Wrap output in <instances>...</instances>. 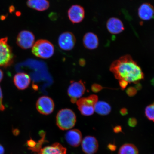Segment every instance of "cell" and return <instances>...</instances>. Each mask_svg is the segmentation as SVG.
<instances>
[{"label":"cell","instance_id":"cell-1","mask_svg":"<svg viewBox=\"0 0 154 154\" xmlns=\"http://www.w3.org/2000/svg\"><path fill=\"white\" fill-rule=\"evenodd\" d=\"M110 70L117 79L129 83H137L144 78L141 68L130 55H124L115 61L111 65Z\"/></svg>","mask_w":154,"mask_h":154},{"label":"cell","instance_id":"cell-2","mask_svg":"<svg viewBox=\"0 0 154 154\" xmlns=\"http://www.w3.org/2000/svg\"><path fill=\"white\" fill-rule=\"evenodd\" d=\"M76 122V117L75 113L71 109H61L57 113L56 123L60 129L67 130L72 128Z\"/></svg>","mask_w":154,"mask_h":154},{"label":"cell","instance_id":"cell-3","mask_svg":"<svg viewBox=\"0 0 154 154\" xmlns=\"http://www.w3.org/2000/svg\"><path fill=\"white\" fill-rule=\"evenodd\" d=\"M32 52L36 57L44 59L52 57L54 53V47L51 42L46 40H38L32 47Z\"/></svg>","mask_w":154,"mask_h":154},{"label":"cell","instance_id":"cell-4","mask_svg":"<svg viewBox=\"0 0 154 154\" xmlns=\"http://www.w3.org/2000/svg\"><path fill=\"white\" fill-rule=\"evenodd\" d=\"M97 96L92 95L86 97H82L78 100L76 104L81 114L85 116H90L94 114V106L98 101Z\"/></svg>","mask_w":154,"mask_h":154},{"label":"cell","instance_id":"cell-5","mask_svg":"<svg viewBox=\"0 0 154 154\" xmlns=\"http://www.w3.org/2000/svg\"><path fill=\"white\" fill-rule=\"evenodd\" d=\"M7 41V38L0 39V66L7 67L13 63L14 56Z\"/></svg>","mask_w":154,"mask_h":154},{"label":"cell","instance_id":"cell-6","mask_svg":"<svg viewBox=\"0 0 154 154\" xmlns=\"http://www.w3.org/2000/svg\"><path fill=\"white\" fill-rule=\"evenodd\" d=\"M36 108L41 114L49 115L52 113L54 109V103L51 97L47 96H42L36 102Z\"/></svg>","mask_w":154,"mask_h":154},{"label":"cell","instance_id":"cell-7","mask_svg":"<svg viewBox=\"0 0 154 154\" xmlns=\"http://www.w3.org/2000/svg\"><path fill=\"white\" fill-rule=\"evenodd\" d=\"M86 88L82 80L73 82L69 86L67 94L73 103H76L78 99L81 97L85 92Z\"/></svg>","mask_w":154,"mask_h":154},{"label":"cell","instance_id":"cell-8","mask_svg":"<svg viewBox=\"0 0 154 154\" xmlns=\"http://www.w3.org/2000/svg\"><path fill=\"white\" fill-rule=\"evenodd\" d=\"M35 37L32 32L23 30L17 36V43L23 49H27L32 47L34 44Z\"/></svg>","mask_w":154,"mask_h":154},{"label":"cell","instance_id":"cell-9","mask_svg":"<svg viewBox=\"0 0 154 154\" xmlns=\"http://www.w3.org/2000/svg\"><path fill=\"white\" fill-rule=\"evenodd\" d=\"M76 43L74 34L67 32L61 34L58 38L59 47L64 51H70L73 49Z\"/></svg>","mask_w":154,"mask_h":154},{"label":"cell","instance_id":"cell-10","mask_svg":"<svg viewBox=\"0 0 154 154\" xmlns=\"http://www.w3.org/2000/svg\"><path fill=\"white\" fill-rule=\"evenodd\" d=\"M83 151L86 154L95 153L99 149V143L96 138L92 136L85 137L81 143Z\"/></svg>","mask_w":154,"mask_h":154},{"label":"cell","instance_id":"cell-11","mask_svg":"<svg viewBox=\"0 0 154 154\" xmlns=\"http://www.w3.org/2000/svg\"><path fill=\"white\" fill-rule=\"evenodd\" d=\"M85 14L84 8L79 5H72L68 11L69 19L73 24L82 22L84 18Z\"/></svg>","mask_w":154,"mask_h":154},{"label":"cell","instance_id":"cell-12","mask_svg":"<svg viewBox=\"0 0 154 154\" xmlns=\"http://www.w3.org/2000/svg\"><path fill=\"white\" fill-rule=\"evenodd\" d=\"M65 138L67 143L74 147H78L82 141V133L77 129L68 131L65 134Z\"/></svg>","mask_w":154,"mask_h":154},{"label":"cell","instance_id":"cell-13","mask_svg":"<svg viewBox=\"0 0 154 154\" xmlns=\"http://www.w3.org/2000/svg\"><path fill=\"white\" fill-rule=\"evenodd\" d=\"M13 81L15 85L18 89L23 90L27 88L30 85L31 79L27 74L20 72L15 75Z\"/></svg>","mask_w":154,"mask_h":154},{"label":"cell","instance_id":"cell-14","mask_svg":"<svg viewBox=\"0 0 154 154\" xmlns=\"http://www.w3.org/2000/svg\"><path fill=\"white\" fill-rule=\"evenodd\" d=\"M106 26L108 30L113 34H120L124 30L122 21L116 18H111L107 21Z\"/></svg>","mask_w":154,"mask_h":154},{"label":"cell","instance_id":"cell-15","mask_svg":"<svg viewBox=\"0 0 154 154\" xmlns=\"http://www.w3.org/2000/svg\"><path fill=\"white\" fill-rule=\"evenodd\" d=\"M138 14L140 18L142 20H150L154 17V7L149 3H143L138 9Z\"/></svg>","mask_w":154,"mask_h":154},{"label":"cell","instance_id":"cell-16","mask_svg":"<svg viewBox=\"0 0 154 154\" xmlns=\"http://www.w3.org/2000/svg\"><path fill=\"white\" fill-rule=\"evenodd\" d=\"M38 154H67V149L60 143H55L40 149Z\"/></svg>","mask_w":154,"mask_h":154},{"label":"cell","instance_id":"cell-17","mask_svg":"<svg viewBox=\"0 0 154 154\" xmlns=\"http://www.w3.org/2000/svg\"><path fill=\"white\" fill-rule=\"evenodd\" d=\"M83 42L84 47L88 49H96L99 46V39L97 36L91 32H88L85 35Z\"/></svg>","mask_w":154,"mask_h":154},{"label":"cell","instance_id":"cell-18","mask_svg":"<svg viewBox=\"0 0 154 154\" xmlns=\"http://www.w3.org/2000/svg\"><path fill=\"white\" fill-rule=\"evenodd\" d=\"M27 5L30 8L38 11L46 10L50 6L48 0H28Z\"/></svg>","mask_w":154,"mask_h":154},{"label":"cell","instance_id":"cell-19","mask_svg":"<svg viewBox=\"0 0 154 154\" xmlns=\"http://www.w3.org/2000/svg\"><path fill=\"white\" fill-rule=\"evenodd\" d=\"M95 111L98 114L105 116L109 114L111 107L109 104L103 101L97 102L94 106Z\"/></svg>","mask_w":154,"mask_h":154},{"label":"cell","instance_id":"cell-20","mask_svg":"<svg viewBox=\"0 0 154 154\" xmlns=\"http://www.w3.org/2000/svg\"><path fill=\"white\" fill-rule=\"evenodd\" d=\"M118 154H139L137 148L134 144L125 143L119 149Z\"/></svg>","mask_w":154,"mask_h":154},{"label":"cell","instance_id":"cell-21","mask_svg":"<svg viewBox=\"0 0 154 154\" xmlns=\"http://www.w3.org/2000/svg\"><path fill=\"white\" fill-rule=\"evenodd\" d=\"M145 114L149 120L154 122V102L152 104L146 107Z\"/></svg>","mask_w":154,"mask_h":154},{"label":"cell","instance_id":"cell-22","mask_svg":"<svg viewBox=\"0 0 154 154\" xmlns=\"http://www.w3.org/2000/svg\"><path fill=\"white\" fill-rule=\"evenodd\" d=\"M126 93L130 97H133L137 93V90L134 87H130L126 90Z\"/></svg>","mask_w":154,"mask_h":154},{"label":"cell","instance_id":"cell-23","mask_svg":"<svg viewBox=\"0 0 154 154\" xmlns=\"http://www.w3.org/2000/svg\"><path fill=\"white\" fill-rule=\"evenodd\" d=\"M103 88H104L103 86L97 84H94L91 86L92 91L95 93H97V92L101 91Z\"/></svg>","mask_w":154,"mask_h":154},{"label":"cell","instance_id":"cell-24","mask_svg":"<svg viewBox=\"0 0 154 154\" xmlns=\"http://www.w3.org/2000/svg\"><path fill=\"white\" fill-rule=\"evenodd\" d=\"M128 124L129 126L131 127H135L137 124V120L134 117L130 118L128 119Z\"/></svg>","mask_w":154,"mask_h":154},{"label":"cell","instance_id":"cell-25","mask_svg":"<svg viewBox=\"0 0 154 154\" xmlns=\"http://www.w3.org/2000/svg\"><path fill=\"white\" fill-rule=\"evenodd\" d=\"M119 85L121 89L124 90L126 88L127 86L128 85V83L124 80H119Z\"/></svg>","mask_w":154,"mask_h":154},{"label":"cell","instance_id":"cell-26","mask_svg":"<svg viewBox=\"0 0 154 154\" xmlns=\"http://www.w3.org/2000/svg\"><path fill=\"white\" fill-rule=\"evenodd\" d=\"M5 107L3 103V95L1 87H0V110L3 111Z\"/></svg>","mask_w":154,"mask_h":154},{"label":"cell","instance_id":"cell-27","mask_svg":"<svg viewBox=\"0 0 154 154\" xmlns=\"http://www.w3.org/2000/svg\"><path fill=\"white\" fill-rule=\"evenodd\" d=\"M113 131L116 133H118L122 131V128L120 126H116L113 128Z\"/></svg>","mask_w":154,"mask_h":154},{"label":"cell","instance_id":"cell-28","mask_svg":"<svg viewBox=\"0 0 154 154\" xmlns=\"http://www.w3.org/2000/svg\"><path fill=\"white\" fill-rule=\"evenodd\" d=\"M120 113L122 116H125L128 114V110L125 108L121 109L120 110Z\"/></svg>","mask_w":154,"mask_h":154},{"label":"cell","instance_id":"cell-29","mask_svg":"<svg viewBox=\"0 0 154 154\" xmlns=\"http://www.w3.org/2000/svg\"><path fill=\"white\" fill-rule=\"evenodd\" d=\"M109 149L111 151H114L116 150V146L113 144H109L108 146Z\"/></svg>","mask_w":154,"mask_h":154},{"label":"cell","instance_id":"cell-30","mask_svg":"<svg viewBox=\"0 0 154 154\" xmlns=\"http://www.w3.org/2000/svg\"><path fill=\"white\" fill-rule=\"evenodd\" d=\"M135 88L137 90H140V89H141L142 88L141 84L139 82H138L136 84Z\"/></svg>","mask_w":154,"mask_h":154},{"label":"cell","instance_id":"cell-31","mask_svg":"<svg viewBox=\"0 0 154 154\" xmlns=\"http://www.w3.org/2000/svg\"><path fill=\"white\" fill-rule=\"evenodd\" d=\"M5 149L3 146L0 144V154H4Z\"/></svg>","mask_w":154,"mask_h":154},{"label":"cell","instance_id":"cell-32","mask_svg":"<svg viewBox=\"0 0 154 154\" xmlns=\"http://www.w3.org/2000/svg\"><path fill=\"white\" fill-rule=\"evenodd\" d=\"M3 77V73L1 69H0V82L2 80Z\"/></svg>","mask_w":154,"mask_h":154},{"label":"cell","instance_id":"cell-33","mask_svg":"<svg viewBox=\"0 0 154 154\" xmlns=\"http://www.w3.org/2000/svg\"><path fill=\"white\" fill-rule=\"evenodd\" d=\"M15 133H16V134L17 135L18 134L19 131H18V130H15L13 131V133H14V134H15Z\"/></svg>","mask_w":154,"mask_h":154},{"label":"cell","instance_id":"cell-34","mask_svg":"<svg viewBox=\"0 0 154 154\" xmlns=\"http://www.w3.org/2000/svg\"><path fill=\"white\" fill-rule=\"evenodd\" d=\"M151 83L152 85L154 86V78L151 80Z\"/></svg>","mask_w":154,"mask_h":154}]
</instances>
